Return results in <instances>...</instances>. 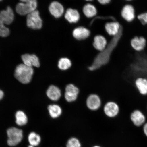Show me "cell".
<instances>
[{
    "instance_id": "cell-1",
    "label": "cell",
    "mask_w": 147,
    "mask_h": 147,
    "mask_svg": "<svg viewBox=\"0 0 147 147\" xmlns=\"http://www.w3.org/2000/svg\"><path fill=\"white\" fill-rule=\"evenodd\" d=\"M123 32V28L122 27L118 34L113 36L106 49L100 51L95 57L92 64L88 67L89 70H95L100 68L102 66L105 65L109 62L110 55L118 44L122 36Z\"/></svg>"
},
{
    "instance_id": "cell-2",
    "label": "cell",
    "mask_w": 147,
    "mask_h": 147,
    "mask_svg": "<svg viewBox=\"0 0 147 147\" xmlns=\"http://www.w3.org/2000/svg\"><path fill=\"white\" fill-rule=\"evenodd\" d=\"M5 143L7 147H18L25 139L26 134L22 129L12 126L5 131Z\"/></svg>"
},
{
    "instance_id": "cell-3",
    "label": "cell",
    "mask_w": 147,
    "mask_h": 147,
    "mask_svg": "<svg viewBox=\"0 0 147 147\" xmlns=\"http://www.w3.org/2000/svg\"><path fill=\"white\" fill-rule=\"evenodd\" d=\"M14 17L13 10L10 7L0 12V36L5 37L9 35L10 30L5 24L10 25L13 22Z\"/></svg>"
},
{
    "instance_id": "cell-4",
    "label": "cell",
    "mask_w": 147,
    "mask_h": 147,
    "mask_svg": "<svg viewBox=\"0 0 147 147\" xmlns=\"http://www.w3.org/2000/svg\"><path fill=\"white\" fill-rule=\"evenodd\" d=\"M34 72L32 67L24 64H20L16 67L14 76L22 83L27 84L30 82L32 80Z\"/></svg>"
},
{
    "instance_id": "cell-5",
    "label": "cell",
    "mask_w": 147,
    "mask_h": 147,
    "mask_svg": "<svg viewBox=\"0 0 147 147\" xmlns=\"http://www.w3.org/2000/svg\"><path fill=\"white\" fill-rule=\"evenodd\" d=\"M21 3L16 5V10L18 14L26 15L36 10L37 7L36 0H20Z\"/></svg>"
},
{
    "instance_id": "cell-6",
    "label": "cell",
    "mask_w": 147,
    "mask_h": 147,
    "mask_svg": "<svg viewBox=\"0 0 147 147\" xmlns=\"http://www.w3.org/2000/svg\"><path fill=\"white\" fill-rule=\"evenodd\" d=\"M133 84L136 90L140 96L147 97V78L137 76L134 79Z\"/></svg>"
},
{
    "instance_id": "cell-7",
    "label": "cell",
    "mask_w": 147,
    "mask_h": 147,
    "mask_svg": "<svg viewBox=\"0 0 147 147\" xmlns=\"http://www.w3.org/2000/svg\"><path fill=\"white\" fill-rule=\"evenodd\" d=\"M27 25L28 27L34 29L41 28L42 21L38 11L35 10L27 15Z\"/></svg>"
},
{
    "instance_id": "cell-8",
    "label": "cell",
    "mask_w": 147,
    "mask_h": 147,
    "mask_svg": "<svg viewBox=\"0 0 147 147\" xmlns=\"http://www.w3.org/2000/svg\"><path fill=\"white\" fill-rule=\"evenodd\" d=\"M145 113L138 108L134 109L130 113V118L134 125L140 127L144 124L146 120Z\"/></svg>"
},
{
    "instance_id": "cell-9",
    "label": "cell",
    "mask_w": 147,
    "mask_h": 147,
    "mask_svg": "<svg viewBox=\"0 0 147 147\" xmlns=\"http://www.w3.org/2000/svg\"><path fill=\"white\" fill-rule=\"evenodd\" d=\"M25 140L27 144L35 147H39L43 142V138L41 134L32 130L26 135Z\"/></svg>"
},
{
    "instance_id": "cell-10",
    "label": "cell",
    "mask_w": 147,
    "mask_h": 147,
    "mask_svg": "<svg viewBox=\"0 0 147 147\" xmlns=\"http://www.w3.org/2000/svg\"><path fill=\"white\" fill-rule=\"evenodd\" d=\"M130 44L134 51L138 53H141L146 47L147 41L144 36H136L130 40Z\"/></svg>"
},
{
    "instance_id": "cell-11",
    "label": "cell",
    "mask_w": 147,
    "mask_h": 147,
    "mask_svg": "<svg viewBox=\"0 0 147 147\" xmlns=\"http://www.w3.org/2000/svg\"><path fill=\"white\" fill-rule=\"evenodd\" d=\"M121 15L125 21L131 23L134 21L136 17V11L133 5L128 4L123 7Z\"/></svg>"
},
{
    "instance_id": "cell-12",
    "label": "cell",
    "mask_w": 147,
    "mask_h": 147,
    "mask_svg": "<svg viewBox=\"0 0 147 147\" xmlns=\"http://www.w3.org/2000/svg\"><path fill=\"white\" fill-rule=\"evenodd\" d=\"M79 93L78 88L74 84H69L65 88L64 97L68 102H73L77 100Z\"/></svg>"
},
{
    "instance_id": "cell-13",
    "label": "cell",
    "mask_w": 147,
    "mask_h": 147,
    "mask_svg": "<svg viewBox=\"0 0 147 147\" xmlns=\"http://www.w3.org/2000/svg\"><path fill=\"white\" fill-rule=\"evenodd\" d=\"M104 110L107 116L110 118H114L119 114L120 108L117 103L110 102L107 103L105 105Z\"/></svg>"
},
{
    "instance_id": "cell-14",
    "label": "cell",
    "mask_w": 147,
    "mask_h": 147,
    "mask_svg": "<svg viewBox=\"0 0 147 147\" xmlns=\"http://www.w3.org/2000/svg\"><path fill=\"white\" fill-rule=\"evenodd\" d=\"M86 104L89 109L95 111L100 108L101 105L100 98L98 95L92 94L88 97Z\"/></svg>"
},
{
    "instance_id": "cell-15",
    "label": "cell",
    "mask_w": 147,
    "mask_h": 147,
    "mask_svg": "<svg viewBox=\"0 0 147 147\" xmlns=\"http://www.w3.org/2000/svg\"><path fill=\"white\" fill-rule=\"evenodd\" d=\"M22 59L24 64L29 67H38L40 66L39 59L36 55L24 54L22 56Z\"/></svg>"
},
{
    "instance_id": "cell-16",
    "label": "cell",
    "mask_w": 147,
    "mask_h": 147,
    "mask_svg": "<svg viewBox=\"0 0 147 147\" xmlns=\"http://www.w3.org/2000/svg\"><path fill=\"white\" fill-rule=\"evenodd\" d=\"M51 14L56 18H59L64 13V8L63 5L58 1H54L51 3L49 7Z\"/></svg>"
},
{
    "instance_id": "cell-17",
    "label": "cell",
    "mask_w": 147,
    "mask_h": 147,
    "mask_svg": "<svg viewBox=\"0 0 147 147\" xmlns=\"http://www.w3.org/2000/svg\"><path fill=\"white\" fill-rule=\"evenodd\" d=\"M90 32L89 30L83 27L76 28L73 32L74 37L78 40L86 39L90 36Z\"/></svg>"
},
{
    "instance_id": "cell-18",
    "label": "cell",
    "mask_w": 147,
    "mask_h": 147,
    "mask_svg": "<svg viewBox=\"0 0 147 147\" xmlns=\"http://www.w3.org/2000/svg\"><path fill=\"white\" fill-rule=\"evenodd\" d=\"M122 27L118 22L115 21L106 23L105 28L108 34L114 36L118 34Z\"/></svg>"
},
{
    "instance_id": "cell-19",
    "label": "cell",
    "mask_w": 147,
    "mask_h": 147,
    "mask_svg": "<svg viewBox=\"0 0 147 147\" xmlns=\"http://www.w3.org/2000/svg\"><path fill=\"white\" fill-rule=\"evenodd\" d=\"M48 97L51 100L57 101L61 96V92L59 88L54 85L49 86L47 91Z\"/></svg>"
},
{
    "instance_id": "cell-20",
    "label": "cell",
    "mask_w": 147,
    "mask_h": 147,
    "mask_svg": "<svg viewBox=\"0 0 147 147\" xmlns=\"http://www.w3.org/2000/svg\"><path fill=\"white\" fill-rule=\"evenodd\" d=\"M64 17L69 23L78 22L80 19V14L76 10L69 8L66 11Z\"/></svg>"
},
{
    "instance_id": "cell-21",
    "label": "cell",
    "mask_w": 147,
    "mask_h": 147,
    "mask_svg": "<svg viewBox=\"0 0 147 147\" xmlns=\"http://www.w3.org/2000/svg\"><path fill=\"white\" fill-rule=\"evenodd\" d=\"M28 121V118L24 112L22 111L16 112L15 114V123L18 127L21 128L26 125Z\"/></svg>"
},
{
    "instance_id": "cell-22",
    "label": "cell",
    "mask_w": 147,
    "mask_h": 147,
    "mask_svg": "<svg viewBox=\"0 0 147 147\" xmlns=\"http://www.w3.org/2000/svg\"><path fill=\"white\" fill-rule=\"evenodd\" d=\"M93 45L97 50L102 51L106 49L107 45V42L103 36L97 35L94 38Z\"/></svg>"
},
{
    "instance_id": "cell-23",
    "label": "cell",
    "mask_w": 147,
    "mask_h": 147,
    "mask_svg": "<svg viewBox=\"0 0 147 147\" xmlns=\"http://www.w3.org/2000/svg\"><path fill=\"white\" fill-rule=\"evenodd\" d=\"M49 115L51 118L56 119L59 117L62 113V110L59 106L57 105H51L48 107Z\"/></svg>"
},
{
    "instance_id": "cell-24",
    "label": "cell",
    "mask_w": 147,
    "mask_h": 147,
    "mask_svg": "<svg viewBox=\"0 0 147 147\" xmlns=\"http://www.w3.org/2000/svg\"><path fill=\"white\" fill-rule=\"evenodd\" d=\"M83 12L86 17L89 18L94 16L97 13L96 7L90 3H88L84 5L83 9Z\"/></svg>"
},
{
    "instance_id": "cell-25",
    "label": "cell",
    "mask_w": 147,
    "mask_h": 147,
    "mask_svg": "<svg viewBox=\"0 0 147 147\" xmlns=\"http://www.w3.org/2000/svg\"><path fill=\"white\" fill-rule=\"evenodd\" d=\"M65 147H82V144L78 138L73 136L67 139L65 143Z\"/></svg>"
},
{
    "instance_id": "cell-26",
    "label": "cell",
    "mask_w": 147,
    "mask_h": 147,
    "mask_svg": "<svg viewBox=\"0 0 147 147\" xmlns=\"http://www.w3.org/2000/svg\"><path fill=\"white\" fill-rule=\"evenodd\" d=\"M72 65L71 60L68 58H62L59 61L58 67L62 71H66L70 68Z\"/></svg>"
},
{
    "instance_id": "cell-27",
    "label": "cell",
    "mask_w": 147,
    "mask_h": 147,
    "mask_svg": "<svg viewBox=\"0 0 147 147\" xmlns=\"http://www.w3.org/2000/svg\"><path fill=\"white\" fill-rule=\"evenodd\" d=\"M138 20L143 25H147V12L141 13L137 16Z\"/></svg>"
},
{
    "instance_id": "cell-28",
    "label": "cell",
    "mask_w": 147,
    "mask_h": 147,
    "mask_svg": "<svg viewBox=\"0 0 147 147\" xmlns=\"http://www.w3.org/2000/svg\"><path fill=\"white\" fill-rule=\"evenodd\" d=\"M111 0H98L99 3L102 5H106L109 3Z\"/></svg>"
},
{
    "instance_id": "cell-29",
    "label": "cell",
    "mask_w": 147,
    "mask_h": 147,
    "mask_svg": "<svg viewBox=\"0 0 147 147\" xmlns=\"http://www.w3.org/2000/svg\"><path fill=\"white\" fill-rule=\"evenodd\" d=\"M143 131L144 133L147 136V122L145 123L143 126Z\"/></svg>"
},
{
    "instance_id": "cell-30",
    "label": "cell",
    "mask_w": 147,
    "mask_h": 147,
    "mask_svg": "<svg viewBox=\"0 0 147 147\" xmlns=\"http://www.w3.org/2000/svg\"><path fill=\"white\" fill-rule=\"evenodd\" d=\"M3 95H4V93L2 91L0 90V100L3 98Z\"/></svg>"
},
{
    "instance_id": "cell-31",
    "label": "cell",
    "mask_w": 147,
    "mask_h": 147,
    "mask_svg": "<svg viewBox=\"0 0 147 147\" xmlns=\"http://www.w3.org/2000/svg\"><path fill=\"white\" fill-rule=\"evenodd\" d=\"M91 147H102V146H101L99 144H95L93 145Z\"/></svg>"
},
{
    "instance_id": "cell-32",
    "label": "cell",
    "mask_w": 147,
    "mask_h": 147,
    "mask_svg": "<svg viewBox=\"0 0 147 147\" xmlns=\"http://www.w3.org/2000/svg\"><path fill=\"white\" fill-rule=\"evenodd\" d=\"M26 147H35L32 146V145L27 144V145H26Z\"/></svg>"
},
{
    "instance_id": "cell-33",
    "label": "cell",
    "mask_w": 147,
    "mask_h": 147,
    "mask_svg": "<svg viewBox=\"0 0 147 147\" xmlns=\"http://www.w3.org/2000/svg\"><path fill=\"white\" fill-rule=\"evenodd\" d=\"M146 113H147V102L146 105Z\"/></svg>"
},
{
    "instance_id": "cell-34",
    "label": "cell",
    "mask_w": 147,
    "mask_h": 147,
    "mask_svg": "<svg viewBox=\"0 0 147 147\" xmlns=\"http://www.w3.org/2000/svg\"><path fill=\"white\" fill-rule=\"evenodd\" d=\"M125 1H133V0H125Z\"/></svg>"
},
{
    "instance_id": "cell-35",
    "label": "cell",
    "mask_w": 147,
    "mask_h": 147,
    "mask_svg": "<svg viewBox=\"0 0 147 147\" xmlns=\"http://www.w3.org/2000/svg\"><path fill=\"white\" fill-rule=\"evenodd\" d=\"M85 1H92L93 0H85Z\"/></svg>"
},
{
    "instance_id": "cell-36",
    "label": "cell",
    "mask_w": 147,
    "mask_h": 147,
    "mask_svg": "<svg viewBox=\"0 0 147 147\" xmlns=\"http://www.w3.org/2000/svg\"><path fill=\"white\" fill-rule=\"evenodd\" d=\"M1 1V0H0V1Z\"/></svg>"
}]
</instances>
